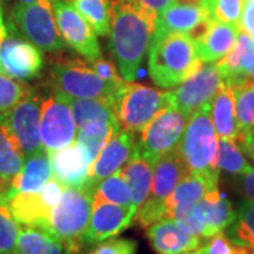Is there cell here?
<instances>
[{"label":"cell","mask_w":254,"mask_h":254,"mask_svg":"<svg viewBox=\"0 0 254 254\" xmlns=\"http://www.w3.org/2000/svg\"><path fill=\"white\" fill-rule=\"evenodd\" d=\"M10 212L17 223L24 226L40 227L48 232L53 208L43 198L41 192H16L4 198Z\"/></svg>","instance_id":"obj_19"},{"label":"cell","mask_w":254,"mask_h":254,"mask_svg":"<svg viewBox=\"0 0 254 254\" xmlns=\"http://www.w3.org/2000/svg\"><path fill=\"white\" fill-rule=\"evenodd\" d=\"M219 137L210 119V103L195 110L188 119L177 147L190 173H219L215 167Z\"/></svg>","instance_id":"obj_4"},{"label":"cell","mask_w":254,"mask_h":254,"mask_svg":"<svg viewBox=\"0 0 254 254\" xmlns=\"http://www.w3.org/2000/svg\"><path fill=\"white\" fill-rule=\"evenodd\" d=\"M188 119L174 108L161 110L143 128L140 140L136 141L134 153L154 164L160 157L178 147Z\"/></svg>","instance_id":"obj_8"},{"label":"cell","mask_w":254,"mask_h":254,"mask_svg":"<svg viewBox=\"0 0 254 254\" xmlns=\"http://www.w3.org/2000/svg\"><path fill=\"white\" fill-rule=\"evenodd\" d=\"M133 218L134 213L130 208L103 200H93L91 219L83 235V245H98L116 236L133 225Z\"/></svg>","instance_id":"obj_15"},{"label":"cell","mask_w":254,"mask_h":254,"mask_svg":"<svg viewBox=\"0 0 254 254\" xmlns=\"http://www.w3.org/2000/svg\"><path fill=\"white\" fill-rule=\"evenodd\" d=\"M93 200H103L131 209V190L123 174L118 171L100 181L93 190Z\"/></svg>","instance_id":"obj_33"},{"label":"cell","mask_w":254,"mask_h":254,"mask_svg":"<svg viewBox=\"0 0 254 254\" xmlns=\"http://www.w3.org/2000/svg\"><path fill=\"white\" fill-rule=\"evenodd\" d=\"M27 92L28 89L23 83L0 72V113L4 115L13 109Z\"/></svg>","instance_id":"obj_38"},{"label":"cell","mask_w":254,"mask_h":254,"mask_svg":"<svg viewBox=\"0 0 254 254\" xmlns=\"http://www.w3.org/2000/svg\"><path fill=\"white\" fill-rule=\"evenodd\" d=\"M164 219H171L170 210L165 205V200H158L154 198H147L145 202L137 209L136 215L133 218V223L147 229Z\"/></svg>","instance_id":"obj_37"},{"label":"cell","mask_w":254,"mask_h":254,"mask_svg":"<svg viewBox=\"0 0 254 254\" xmlns=\"http://www.w3.org/2000/svg\"><path fill=\"white\" fill-rule=\"evenodd\" d=\"M225 82L230 85L233 91L237 126L240 134L254 127V79L250 76L239 75Z\"/></svg>","instance_id":"obj_30"},{"label":"cell","mask_w":254,"mask_h":254,"mask_svg":"<svg viewBox=\"0 0 254 254\" xmlns=\"http://www.w3.org/2000/svg\"><path fill=\"white\" fill-rule=\"evenodd\" d=\"M93 190L65 187L61 200L53 208L48 232L68 247L72 254L83 247V235L92 213Z\"/></svg>","instance_id":"obj_3"},{"label":"cell","mask_w":254,"mask_h":254,"mask_svg":"<svg viewBox=\"0 0 254 254\" xmlns=\"http://www.w3.org/2000/svg\"><path fill=\"white\" fill-rule=\"evenodd\" d=\"M4 30H6V26H4V23H3V16H1V10H0V33L4 31Z\"/></svg>","instance_id":"obj_47"},{"label":"cell","mask_w":254,"mask_h":254,"mask_svg":"<svg viewBox=\"0 0 254 254\" xmlns=\"http://www.w3.org/2000/svg\"><path fill=\"white\" fill-rule=\"evenodd\" d=\"M23 163L24 157L4 123V115L0 113V193L9 188L11 180L21 170Z\"/></svg>","instance_id":"obj_28"},{"label":"cell","mask_w":254,"mask_h":254,"mask_svg":"<svg viewBox=\"0 0 254 254\" xmlns=\"http://www.w3.org/2000/svg\"><path fill=\"white\" fill-rule=\"evenodd\" d=\"M40 119L41 100L31 92H27L13 109L4 113V123L24 158L44 150L40 137Z\"/></svg>","instance_id":"obj_12"},{"label":"cell","mask_w":254,"mask_h":254,"mask_svg":"<svg viewBox=\"0 0 254 254\" xmlns=\"http://www.w3.org/2000/svg\"><path fill=\"white\" fill-rule=\"evenodd\" d=\"M37 0H18V3H24V4H28V3H34Z\"/></svg>","instance_id":"obj_48"},{"label":"cell","mask_w":254,"mask_h":254,"mask_svg":"<svg viewBox=\"0 0 254 254\" xmlns=\"http://www.w3.org/2000/svg\"><path fill=\"white\" fill-rule=\"evenodd\" d=\"M53 10L57 27L65 44L89 63L102 57L95 30L71 3L65 0H53Z\"/></svg>","instance_id":"obj_11"},{"label":"cell","mask_w":254,"mask_h":254,"mask_svg":"<svg viewBox=\"0 0 254 254\" xmlns=\"http://www.w3.org/2000/svg\"><path fill=\"white\" fill-rule=\"evenodd\" d=\"M240 28L254 38V0H243Z\"/></svg>","instance_id":"obj_43"},{"label":"cell","mask_w":254,"mask_h":254,"mask_svg":"<svg viewBox=\"0 0 254 254\" xmlns=\"http://www.w3.org/2000/svg\"><path fill=\"white\" fill-rule=\"evenodd\" d=\"M167 108H170L167 92L127 81L112 105L120 128L133 133H141L155 115Z\"/></svg>","instance_id":"obj_6"},{"label":"cell","mask_w":254,"mask_h":254,"mask_svg":"<svg viewBox=\"0 0 254 254\" xmlns=\"http://www.w3.org/2000/svg\"><path fill=\"white\" fill-rule=\"evenodd\" d=\"M137 243L130 239H108L96 246L92 254H136Z\"/></svg>","instance_id":"obj_40"},{"label":"cell","mask_w":254,"mask_h":254,"mask_svg":"<svg viewBox=\"0 0 254 254\" xmlns=\"http://www.w3.org/2000/svg\"><path fill=\"white\" fill-rule=\"evenodd\" d=\"M48 158L53 178L64 187L79 190L89 188V168L92 161L85 148L76 140L61 150L50 151Z\"/></svg>","instance_id":"obj_14"},{"label":"cell","mask_w":254,"mask_h":254,"mask_svg":"<svg viewBox=\"0 0 254 254\" xmlns=\"http://www.w3.org/2000/svg\"><path fill=\"white\" fill-rule=\"evenodd\" d=\"M18 232L17 220L13 218L6 199L0 195V254L16 253Z\"/></svg>","instance_id":"obj_36"},{"label":"cell","mask_w":254,"mask_h":254,"mask_svg":"<svg viewBox=\"0 0 254 254\" xmlns=\"http://www.w3.org/2000/svg\"><path fill=\"white\" fill-rule=\"evenodd\" d=\"M136 147L134 133L119 128L116 130L109 141L102 148L96 160L89 168V188L95 190L100 181L108 178L112 174L118 173L122 167L130 160Z\"/></svg>","instance_id":"obj_16"},{"label":"cell","mask_w":254,"mask_h":254,"mask_svg":"<svg viewBox=\"0 0 254 254\" xmlns=\"http://www.w3.org/2000/svg\"><path fill=\"white\" fill-rule=\"evenodd\" d=\"M145 235L157 254H178L198 250L203 239L190 233L175 219H164L145 229Z\"/></svg>","instance_id":"obj_17"},{"label":"cell","mask_w":254,"mask_h":254,"mask_svg":"<svg viewBox=\"0 0 254 254\" xmlns=\"http://www.w3.org/2000/svg\"><path fill=\"white\" fill-rule=\"evenodd\" d=\"M218 182L219 173H190L187 177H184L175 187V190L171 192V195L165 199V205L170 210V215L177 206L192 205L199 202L209 190L218 188Z\"/></svg>","instance_id":"obj_23"},{"label":"cell","mask_w":254,"mask_h":254,"mask_svg":"<svg viewBox=\"0 0 254 254\" xmlns=\"http://www.w3.org/2000/svg\"><path fill=\"white\" fill-rule=\"evenodd\" d=\"M243 0H202L200 7L210 20L240 26Z\"/></svg>","instance_id":"obj_35"},{"label":"cell","mask_w":254,"mask_h":254,"mask_svg":"<svg viewBox=\"0 0 254 254\" xmlns=\"http://www.w3.org/2000/svg\"><path fill=\"white\" fill-rule=\"evenodd\" d=\"M215 167L219 171H225L233 175H245L253 168V165L247 161L243 154L240 145L235 140L227 138H219Z\"/></svg>","instance_id":"obj_32"},{"label":"cell","mask_w":254,"mask_h":254,"mask_svg":"<svg viewBox=\"0 0 254 254\" xmlns=\"http://www.w3.org/2000/svg\"><path fill=\"white\" fill-rule=\"evenodd\" d=\"M202 64L195 43L185 33H171L153 40L148 50V76L165 89L178 86Z\"/></svg>","instance_id":"obj_2"},{"label":"cell","mask_w":254,"mask_h":254,"mask_svg":"<svg viewBox=\"0 0 254 254\" xmlns=\"http://www.w3.org/2000/svg\"><path fill=\"white\" fill-rule=\"evenodd\" d=\"M242 188H243L246 198L254 202V167L249 173L242 175Z\"/></svg>","instance_id":"obj_45"},{"label":"cell","mask_w":254,"mask_h":254,"mask_svg":"<svg viewBox=\"0 0 254 254\" xmlns=\"http://www.w3.org/2000/svg\"><path fill=\"white\" fill-rule=\"evenodd\" d=\"M240 26L210 20L206 33L195 43L196 53L203 64H216L223 60L236 41Z\"/></svg>","instance_id":"obj_18"},{"label":"cell","mask_w":254,"mask_h":254,"mask_svg":"<svg viewBox=\"0 0 254 254\" xmlns=\"http://www.w3.org/2000/svg\"><path fill=\"white\" fill-rule=\"evenodd\" d=\"M190 174L181 154L175 148L171 153L160 157L153 165V178L150 188V198L165 200L184 177Z\"/></svg>","instance_id":"obj_20"},{"label":"cell","mask_w":254,"mask_h":254,"mask_svg":"<svg viewBox=\"0 0 254 254\" xmlns=\"http://www.w3.org/2000/svg\"><path fill=\"white\" fill-rule=\"evenodd\" d=\"M206 18H209L208 14L202 7L173 3L164 11H161L155 20L153 40L163 38L171 33L188 34L192 28L198 26L200 21H203Z\"/></svg>","instance_id":"obj_22"},{"label":"cell","mask_w":254,"mask_h":254,"mask_svg":"<svg viewBox=\"0 0 254 254\" xmlns=\"http://www.w3.org/2000/svg\"><path fill=\"white\" fill-rule=\"evenodd\" d=\"M199 205L205 218L203 239L225 232L236 218V210L233 209L230 200L219 190V188L209 190L199 200Z\"/></svg>","instance_id":"obj_25"},{"label":"cell","mask_w":254,"mask_h":254,"mask_svg":"<svg viewBox=\"0 0 254 254\" xmlns=\"http://www.w3.org/2000/svg\"><path fill=\"white\" fill-rule=\"evenodd\" d=\"M236 143L240 145V148L245 151L246 154L249 155L254 161V127L250 128V130H247V131L240 133Z\"/></svg>","instance_id":"obj_44"},{"label":"cell","mask_w":254,"mask_h":254,"mask_svg":"<svg viewBox=\"0 0 254 254\" xmlns=\"http://www.w3.org/2000/svg\"><path fill=\"white\" fill-rule=\"evenodd\" d=\"M43 51L33 43L16 36H6L0 41V72L13 79L36 78L43 69Z\"/></svg>","instance_id":"obj_13"},{"label":"cell","mask_w":254,"mask_h":254,"mask_svg":"<svg viewBox=\"0 0 254 254\" xmlns=\"http://www.w3.org/2000/svg\"><path fill=\"white\" fill-rule=\"evenodd\" d=\"M51 164L48 153L41 150L36 154L28 155L17 175L11 180L9 188L0 193L3 198H7L16 192H38L51 178Z\"/></svg>","instance_id":"obj_21"},{"label":"cell","mask_w":254,"mask_h":254,"mask_svg":"<svg viewBox=\"0 0 254 254\" xmlns=\"http://www.w3.org/2000/svg\"><path fill=\"white\" fill-rule=\"evenodd\" d=\"M155 23L141 14L127 0L112 4L109 48L119 65L122 78L133 82L150 50Z\"/></svg>","instance_id":"obj_1"},{"label":"cell","mask_w":254,"mask_h":254,"mask_svg":"<svg viewBox=\"0 0 254 254\" xmlns=\"http://www.w3.org/2000/svg\"><path fill=\"white\" fill-rule=\"evenodd\" d=\"M223 76L216 64H202L200 68L190 78L175 86L174 91H168L170 108L178 109L190 118L195 110L212 103Z\"/></svg>","instance_id":"obj_10"},{"label":"cell","mask_w":254,"mask_h":254,"mask_svg":"<svg viewBox=\"0 0 254 254\" xmlns=\"http://www.w3.org/2000/svg\"><path fill=\"white\" fill-rule=\"evenodd\" d=\"M11 20L24 38L41 51H64L65 41L57 27L53 0H37L28 4L18 3L11 11Z\"/></svg>","instance_id":"obj_7"},{"label":"cell","mask_w":254,"mask_h":254,"mask_svg":"<svg viewBox=\"0 0 254 254\" xmlns=\"http://www.w3.org/2000/svg\"><path fill=\"white\" fill-rule=\"evenodd\" d=\"M226 236L247 253L254 254V202L243 200L236 210V218L226 229Z\"/></svg>","instance_id":"obj_31"},{"label":"cell","mask_w":254,"mask_h":254,"mask_svg":"<svg viewBox=\"0 0 254 254\" xmlns=\"http://www.w3.org/2000/svg\"><path fill=\"white\" fill-rule=\"evenodd\" d=\"M54 91L61 92L71 98L102 99L113 102L122 88V83H110L102 79L98 73L78 58H65L57 61L51 71Z\"/></svg>","instance_id":"obj_5"},{"label":"cell","mask_w":254,"mask_h":254,"mask_svg":"<svg viewBox=\"0 0 254 254\" xmlns=\"http://www.w3.org/2000/svg\"><path fill=\"white\" fill-rule=\"evenodd\" d=\"M78 128L91 123H110L119 126L118 119L109 102L102 99H82L66 96ZM120 127V126H119Z\"/></svg>","instance_id":"obj_29"},{"label":"cell","mask_w":254,"mask_h":254,"mask_svg":"<svg viewBox=\"0 0 254 254\" xmlns=\"http://www.w3.org/2000/svg\"><path fill=\"white\" fill-rule=\"evenodd\" d=\"M14 254H72L54 235L40 227H20Z\"/></svg>","instance_id":"obj_27"},{"label":"cell","mask_w":254,"mask_h":254,"mask_svg":"<svg viewBox=\"0 0 254 254\" xmlns=\"http://www.w3.org/2000/svg\"><path fill=\"white\" fill-rule=\"evenodd\" d=\"M91 66L93 68V71L98 73L102 79H105V81L110 82V83H122V82H125L123 78L119 76V72L118 69H116V66H115V64L105 60V58H102V57L91 61Z\"/></svg>","instance_id":"obj_42"},{"label":"cell","mask_w":254,"mask_h":254,"mask_svg":"<svg viewBox=\"0 0 254 254\" xmlns=\"http://www.w3.org/2000/svg\"><path fill=\"white\" fill-rule=\"evenodd\" d=\"M76 128L66 95L54 91L41 102L40 137L47 153L72 144L76 138Z\"/></svg>","instance_id":"obj_9"},{"label":"cell","mask_w":254,"mask_h":254,"mask_svg":"<svg viewBox=\"0 0 254 254\" xmlns=\"http://www.w3.org/2000/svg\"><path fill=\"white\" fill-rule=\"evenodd\" d=\"M136 7L141 14H144L148 20L155 23L158 14L173 4V0H127Z\"/></svg>","instance_id":"obj_41"},{"label":"cell","mask_w":254,"mask_h":254,"mask_svg":"<svg viewBox=\"0 0 254 254\" xmlns=\"http://www.w3.org/2000/svg\"><path fill=\"white\" fill-rule=\"evenodd\" d=\"M153 165L154 164L133 151L130 160L120 170L131 190V210L134 212V215L137 209L144 203L150 195Z\"/></svg>","instance_id":"obj_26"},{"label":"cell","mask_w":254,"mask_h":254,"mask_svg":"<svg viewBox=\"0 0 254 254\" xmlns=\"http://www.w3.org/2000/svg\"><path fill=\"white\" fill-rule=\"evenodd\" d=\"M119 128L120 127L110 123H91L79 128L75 140L85 148V151L88 153L91 161L93 163L102 151V148L109 141L112 134Z\"/></svg>","instance_id":"obj_34"},{"label":"cell","mask_w":254,"mask_h":254,"mask_svg":"<svg viewBox=\"0 0 254 254\" xmlns=\"http://www.w3.org/2000/svg\"><path fill=\"white\" fill-rule=\"evenodd\" d=\"M196 254H250L245 249L236 246L226 233H218L215 236L208 237L206 243H202L199 249L196 250Z\"/></svg>","instance_id":"obj_39"},{"label":"cell","mask_w":254,"mask_h":254,"mask_svg":"<svg viewBox=\"0 0 254 254\" xmlns=\"http://www.w3.org/2000/svg\"><path fill=\"white\" fill-rule=\"evenodd\" d=\"M178 254H196V250H193V252H188V253H178Z\"/></svg>","instance_id":"obj_49"},{"label":"cell","mask_w":254,"mask_h":254,"mask_svg":"<svg viewBox=\"0 0 254 254\" xmlns=\"http://www.w3.org/2000/svg\"><path fill=\"white\" fill-rule=\"evenodd\" d=\"M210 119L219 138L235 140L239 137L235 96L230 85L223 81L210 103Z\"/></svg>","instance_id":"obj_24"},{"label":"cell","mask_w":254,"mask_h":254,"mask_svg":"<svg viewBox=\"0 0 254 254\" xmlns=\"http://www.w3.org/2000/svg\"><path fill=\"white\" fill-rule=\"evenodd\" d=\"M173 3L184 4V6H195V7H200L202 0H173Z\"/></svg>","instance_id":"obj_46"}]
</instances>
